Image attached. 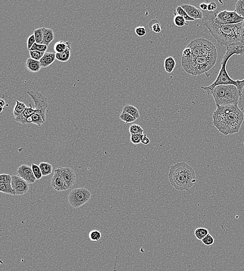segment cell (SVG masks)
<instances>
[{
	"label": "cell",
	"mask_w": 244,
	"mask_h": 271,
	"mask_svg": "<svg viewBox=\"0 0 244 271\" xmlns=\"http://www.w3.org/2000/svg\"><path fill=\"white\" fill-rule=\"evenodd\" d=\"M214 126L225 136L239 132L244 120V114L238 105L217 107L213 114Z\"/></svg>",
	"instance_id": "obj_1"
},
{
	"label": "cell",
	"mask_w": 244,
	"mask_h": 271,
	"mask_svg": "<svg viewBox=\"0 0 244 271\" xmlns=\"http://www.w3.org/2000/svg\"><path fill=\"white\" fill-rule=\"evenodd\" d=\"M203 22L209 30L219 46H225L242 42V22L233 25H220L214 21L212 12L204 15Z\"/></svg>",
	"instance_id": "obj_2"
},
{
	"label": "cell",
	"mask_w": 244,
	"mask_h": 271,
	"mask_svg": "<svg viewBox=\"0 0 244 271\" xmlns=\"http://www.w3.org/2000/svg\"><path fill=\"white\" fill-rule=\"evenodd\" d=\"M168 178L171 185L180 191H188L197 182L194 169L184 162L177 163L171 166Z\"/></svg>",
	"instance_id": "obj_3"
},
{
	"label": "cell",
	"mask_w": 244,
	"mask_h": 271,
	"mask_svg": "<svg viewBox=\"0 0 244 271\" xmlns=\"http://www.w3.org/2000/svg\"><path fill=\"white\" fill-rule=\"evenodd\" d=\"M218 58V54L207 56L189 58L182 56V65L187 73L193 76L202 75L214 67Z\"/></svg>",
	"instance_id": "obj_4"
},
{
	"label": "cell",
	"mask_w": 244,
	"mask_h": 271,
	"mask_svg": "<svg viewBox=\"0 0 244 271\" xmlns=\"http://www.w3.org/2000/svg\"><path fill=\"white\" fill-rule=\"evenodd\" d=\"M228 62V61L222 59L221 63L222 67L214 82L209 86L201 87V89L205 90L208 94L209 95L212 94V91L214 90V88L218 86L233 85H234L239 90L241 97L242 96V91L244 88V79L242 80H234L230 77L226 69Z\"/></svg>",
	"instance_id": "obj_5"
},
{
	"label": "cell",
	"mask_w": 244,
	"mask_h": 271,
	"mask_svg": "<svg viewBox=\"0 0 244 271\" xmlns=\"http://www.w3.org/2000/svg\"><path fill=\"white\" fill-rule=\"evenodd\" d=\"M191 50L192 56L200 57L218 54L215 45L209 40L204 38L195 39L187 46Z\"/></svg>",
	"instance_id": "obj_6"
},
{
	"label": "cell",
	"mask_w": 244,
	"mask_h": 271,
	"mask_svg": "<svg viewBox=\"0 0 244 271\" xmlns=\"http://www.w3.org/2000/svg\"><path fill=\"white\" fill-rule=\"evenodd\" d=\"M91 197V192L86 188H79L71 191L68 199L70 206L75 209H78L88 202Z\"/></svg>",
	"instance_id": "obj_7"
},
{
	"label": "cell",
	"mask_w": 244,
	"mask_h": 271,
	"mask_svg": "<svg viewBox=\"0 0 244 271\" xmlns=\"http://www.w3.org/2000/svg\"><path fill=\"white\" fill-rule=\"evenodd\" d=\"M213 19L215 23L220 25H233L238 24L244 21L235 11H229L224 10L222 11L212 12Z\"/></svg>",
	"instance_id": "obj_8"
},
{
	"label": "cell",
	"mask_w": 244,
	"mask_h": 271,
	"mask_svg": "<svg viewBox=\"0 0 244 271\" xmlns=\"http://www.w3.org/2000/svg\"><path fill=\"white\" fill-rule=\"evenodd\" d=\"M27 93L34 100L35 110L38 111V113L41 115L43 120L45 121L46 110L48 107V99L41 93L33 90L27 91Z\"/></svg>",
	"instance_id": "obj_9"
},
{
	"label": "cell",
	"mask_w": 244,
	"mask_h": 271,
	"mask_svg": "<svg viewBox=\"0 0 244 271\" xmlns=\"http://www.w3.org/2000/svg\"><path fill=\"white\" fill-rule=\"evenodd\" d=\"M239 91L235 86L226 85L224 105H238L239 97Z\"/></svg>",
	"instance_id": "obj_10"
},
{
	"label": "cell",
	"mask_w": 244,
	"mask_h": 271,
	"mask_svg": "<svg viewBox=\"0 0 244 271\" xmlns=\"http://www.w3.org/2000/svg\"><path fill=\"white\" fill-rule=\"evenodd\" d=\"M55 171L59 173L69 189L74 186L76 175L73 169L69 167H58L56 168Z\"/></svg>",
	"instance_id": "obj_11"
},
{
	"label": "cell",
	"mask_w": 244,
	"mask_h": 271,
	"mask_svg": "<svg viewBox=\"0 0 244 271\" xmlns=\"http://www.w3.org/2000/svg\"><path fill=\"white\" fill-rule=\"evenodd\" d=\"M11 185L15 196L24 195L29 190V183L18 175L12 176Z\"/></svg>",
	"instance_id": "obj_12"
},
{
	"label": "cell",
	"mask_w": 244,
	"mask_h": 271,
	"mask_svg": "<svg viewBox=\"0 0 244 271\" xmlns=\"http://www.w3.org/2000/svg\"><path fill=\"white\" fill-rule=\"evenodd\" d=\"M17 175L30 184L35 183L37 180L32 172V168L27 164L21 165L19 166L17 171Z\"/></svg>",
	"instance_id": "obj_13"
},
{
	"label": "cell",
	"mask_w": 244,
	"mask_h": 271,
	"mask_svg": "<svg viewBox=\"0 0 244 271\" xmlns=\"http://www.w3.org/2000/svg\"><path fill=\"white\" fill-rule=\"evenodd\" d=\"M235 54L238 55H244V42H241L234 43L227 46V52L223 58V59L228 61L232 56Z\"/></svg>",
	"instance_id": "obj_14"
},
{
	"label": "cell",
	"mask_w": 244,
	"mask_h": 271,
	"mask_svg": "<svg viewBox=\"0 0 244 271\" xmlns=\"http://www.w3.org/2000/svg\"><path fill=\"white\" fill-rule=\"evenodd\" d=\"M29 105L30 107H27L22 113L15 117V121L21 125L31 123V117L34 114L38 113V111L36 110L35 108H33L31 104H29Z\"/></svg>",
	"instance_id": "obj_15"
},
{
	"label": "cell",
	"mask_w": 244,
	"mask_h": 271,
	"mask_svg": "<svg viewBox=\"0 0 244 271\" xmlns=\"http://www.w3.org/2000/svg\"><path fill=\"white\" fill-rule=\"evenodd\" d=\"M225 89L226 85H220L214 88L212 95L215 101L217 107L223 106Z\"/></svg>",
	"instance_id": "obj_16"
},
{
	"label": "cell",
	"mask_w": 244,
	"mask_h": 271,
	"mask_svg": "<svg viewBox=\"0 0 244 271\" xmlns=\"http://www.w3.org/2000/svg\"><path fill=\"white\" fill-rule=\"evenodd\" d=\"M51 184L52 187L58 192H64L69 189L61 175L56 171H55L52 177Z\"/></svg>",
	"instance_id": "obj_17"
},
{
	"label": "cell",
	"mask_w": 244,
	"mask_h": 271,
	"mask_svg": "<svg viewBox=\"0 0 244 271\" xmlns=\"http://www.w3.org/2000/svg\"><path fill=\"white\" fill-rule=\"evenodd\" d=\"M181 7L185 10L187 14L190 17L194 20L203 19L204 17L203 12L196 7L190 4H183Z\"/></svg>",
	"instance_id": "obj_18"
},
{
	"label": "cell",
	"mask_w": 244,
	"mask_h": 271,
	"mask_svg": "<svg viewBox=\"0 0 244 271\" xmlns=\"http://www.w3.org/2000/svg\"><path fill=\"white\" fill-rule=\"evenodd\" d=\"M56 59V53L45 52L44 56L40 60L42 68L47 67L51 65Z\"/></svg>",
	"instance_id": "obj_19"
},
{
	"label": "cell",
	"mask_w": 244,
	"mask_h": 271,
	"mask_svg": "<svg viewBox=\"0 0 244 271\" xmlns=\"http://www.w3.org/2000/svg\"><path fill=\"white\" fill-rule=\"evenodd\" d=\"M26 66L28 71L31 73H37L41 69L40 61H37L32 58H29L26 61Z\"/></svg>",
	"instance_id": "obj_20"
},
{
	"label": "cell",
	"mask_w": 244,
	"mask_h": 271,
	"mask_svg": "<svg viewBox=\"0 0 244 271\" xmlns=\"http://www.w3.org/2000/svg\"><path fill=\"white\" fill-rule=\"evenodd\" d=\"M43 31V41L42 45H46L48 46L51 42L54 39V34L53 30L50 28H46L44 27L42 28Z\"/></svg>",
	"instance_id": "obj_21"
},
{
	"label": "cell",
	"mask_w": 244,
	"mask_h": 271,
	"mask_svg": "<svg viewBox=\"0 0 244 271\" xmlns=\"http://www.w3.org/2000/svg\"><path fill=\"white\" fill-rule=\"evenodd\" d=\"M70 42L69 41H59L55 44L54 50L56 53H61L64 52L68 49H71Z\"/></svg>",
	"instance_id": "obj_22"
},
{
	"label": "cell",
	"mask_w": 244,
	"mask_h": 271,
	"mask_svg": "<svg viewBox=\"0 0 244 271\" xmlns=\"http://www.w3.org/2000/svg\"><path fill=\"white\" fill-rule=\"evenodd\" d=\"M164 65L166 72L168 73H171L174 70L176 65V62L174 58L172 56L166 58L164 60Z\"/></svg>",
	"instance_id": "obj_23"
},
{
	"label": "cell",
	"mask_w": 244,
	"mask_h": 271,
	"mask_svg": "<svg viewBox=\"0 0 244 271\" xmlns=\"http://www.w3.org/2000/svg\"><path fill=\"white\" fill-rule=\"evenodd\" d=\"M122 111L128 113L130 115H132L133 117H134V118H136V120L140 118V114L138 109L133 105H130V104L125 105L123 107Z\"/></svg>",
	"instance_id": "obj_24"
},
{
	"label": "cell",
	"mask_w": 244,
	"mask_h": 271,
	"mask_svg": "<svg viewBox=\"0 0 244 271\" xmlns=\"http://www.w3.org/2000/svg\"><path fill=\"white\" fill-rule=\"evenodd\" d=\"M42 174L43 176H46L52 174L53 171V166L51 164L48 162L40 163L39 164Z\"/></svg>",
	"instance_id": "obj_25"
},
{
	"label": "cell",
	"mask_w": 244,
	"mask_h": 271,
	"mask_svg": "<svg viewBox=\"0 0 244 271\" xmlns=\"http://www.w3.org/2000/svg\"><path fill=\"white\" fill-rule=\"evenodd\" d=\"M26 107H27L24 103L20 102L18 100H16V105L13 111V115L14 116L15 118L22 113L25 110Z\"/></svg>",
	"instance_id": "obj_26"
},
{
	"label": "cell",
	"mask_w": 244,
	"mask_h": 271,
	"mask_svg": "<svg viewBox=\"0 0 244 271\" xmlns=\"http://www.w3.org/2000/svg\"><path fill=\"white\" fill-rule=\"evenodd\" d=\"M71 49H68L64 52L56 53V59L62 62H66L70 59Z\"/></svg>",
	"instance_id": "obj_27"
},
{
	"label": "cell",
	"mask_w": 244,
	"mask_h": 271,
	"mask_svg": "<svg viewBox=\"0 0 244 271\" xmlns=\"http://www.w3.org/2000/svg\"><path fill=\"white\" fill-rule=\"evenodd\" d=\"M0 192L8 195L15 196L11 183H0Z\"/></svg>",
	"instance_id": "obj_28"
},
{
	"label": "cell",
	"mask_w": 244,
	"mask_h": 271,
	"mask_svg": "<svg viewBox=\"0 0 244 271\" xmlns=\"http://www.w3.org/2000/svg\"><path fill=\"white\" fill-rule=\"evenodd\" d=\"M209 231L207 228L200 227L197 228L195 231V236L197 239L202 240L208 234H209Z\"/></svg>",
	"instance_id": "obj_29"
},
{
	"label": "cell",
	"mask_w": 244,
	"mask_h": 271,
	"mask_svg": "<svg viewBox=\"0 0 244 271\" xmlns=\"http://www.w3.org/2000/svg\"><path fill=\"white\" fill-rule=\"evenodd\" d=\"M235 12L244 18V0H238L235 4Z\"/></svg>",
	"instance_id": "obj_30"
},
{
	"label": "cell",
	"mask_w": 244,
	"mask_h": 271,
	"mask_svg": "<svg viewBox=\"0 0 244 271\" xmlns=\"http://www.w3.org/2000/svg\"><path fill=\"white\" fill-rule=\"evenodd\" d=\"M119 118L122 121H124L126 124L133 123L136 120V119L134 118V117H133L132 115H130L128 113H127V112H124V111L122 112L121 114L120 115Z\"/></svg>",
	"instance_id": "obj_31"
},
{
	"label": "cell",
	"mask_w": 244,
	"mask_h": 271,
	"mask_svg": "<svg viewBox=\"0 0 244 271\" xmlns=\"http://www.w3.org/2000/svg\"><path fill=\"white\" fill-rule=\"evenodd\" d=\"M31 123L37 125L38 126H41L45 122L41 115L39 113H36L32 115L31 117Z\"/></svg>",
	"instance_id": "obj_32"
},
{
	"label": "cell",
	"mask_w": 244,
	"mask_h": 271,
	"mask_svg": "<svg viewBox=\"0 0 244 271\" xmlns=\"http://www.w3.org/2000/svg\"><path fill=\"white\" fill-rule=\"evenodd\" d=\"M89 237L90 240L94 242H97L102 237V234L101 231L98 230H93L90 232Z\"/></svg>",
	"instance_id": "obj_33"
},
{
	"label": "cell",
	"mask_w": 244,
	"mask_h": 271,
	"mask_svg": "<svg viewBox=\"0 0 244 271\" xmlns=\"http://www.w3.org/2000/svg\"><path fill=\"white\" fill-rule=\"evenodd\" d=\"M129 131L131 135L143 134L144 130L139 125L133 124L130 127Z\"/></svg>",
	"instance_id": "obj_34"
},
{
	"label": "cell",
	"mask_w": 244,
	"mask_h": 271,
	"mask_svg": "<svg viewBox=\"0 0 244 271\" xmlns=\"http://www.w3.org/2000/svg\"><path fill=\"white\" fill-rule=\"evenodd\" d=\"M173 21L174 25L177 27H184L185 25H186V21L183 17L179 15L174 16Z\"/></svg>",
	"instance_id": "obj_35"
},
{
	"label": "cell",
	"mask_w": 244,
	"mask_h": 271,
	"mask_svg": "<svg viewBox=\"0 0 244 271\" xmlns=\"http://www.w3.org/2000/svg\"><path fill=\"white\" fill-rule=\"evenodd\" d=\"M34 35L35 37V41L38 44H42L43 41V31L42 28L35 29L34 31Z\"/></svg>",
	"instance_id": "obj_36"
},
{
	"label": "cell",
	"mask_w": 244,
	"mask_h": 271,
	"mask_svg": "<svg viewBox=\"0 0 244 271\" xmlns=\"http://www.w3.org/2000/svg\"><path fill=\"white\" fill-rule=\"evenodd\" d=\"M176 10H177V14L180 15V16L183 17L186 21H195L194 19L191 18L190 17V16H188L186 12H185V10L182 8L181 6H179V7H177Z\"/></svg>",
	"instance_id": "obj_37"
},
{
	"label": "cell",
	"mask_w": 244,
	"mask_h": 271,
	"mask_svg": "<svg viewBox=\"0 0 244 271\" xmlns=\"http://www.w3.org/2000/svg\"><path fill=\"white\" fill-rule=\"evenodd\" d=\"M31 168H32V172L34 173V175L37 179V180H39L41 178L43 175H42V172L39 166L34 164V163H32V165H31Z\"/></svg>",
	"instance_id": "obj_38"
},
{
	"label": "cell",
	"mask_w": 244,
	"mask_h": 271,
	"mask_svg": "<svg viewBox=\"0 0 244 271\" xmlns=\"http://www.w3.org/2000/svg\"><path fill=\"white\" fill-rule=\"evenodd\" d=\"M45 53V52L38 51H29L31 58L39 61H40V59H41L42 57L44 56Z\"/></svg>",
	"instance_id": "obj_39"
},
{
	"label": "cell",
	"mask_w": 244,
	"mask_h": 271,
	"mask_svg": "<svg viewBox=\"0 0 244 271\" xmlns=\"http://www.w3.org/2000/svg\"><path fill=\"white\" fill-rule=\"evenodd\" d=\"M48 49V46L46 45H42V44H38L35 42L32 46L30 51H38L41 52H46V51Z\"/></svg>",
	"instance_id": "obj_40"
},
{
	"label": "cell",
	"mask_w": 244,
	"mask_h": 271,
	"mask_svg": "<svg viewBox=\"0 0 244 271\" xmlns=\"http://www.w3.org/2000/svg\"><path fill=\"white\" fill-rule=\"evenodd\" d=\"M144 134H136V135H131L130 140L133 144L138 145L141 143V140Z\"/></svg>",
	"instance_id": "obj_41"
},
{
	"label": "cell",
	"mask_w": 244,
	"mask_h": 271,
	"mask_svg": "<svg viewBox=\"0 0 244 271\" xmlns=\"http://www.w3.org/2000/svg\"><path fill=\"white\" fill-rule=\"evenodd\" d=\"M12 176L10 174H2L0 175V183H11Z\"/></svg>",
	"instance_id": "obj_42"
},
{
	"label": "cell",
	"mask_w": 244,
	"mask_h": 271,
	"mask_svg": "<svg viewBox=\"0 0 244 271\" xmlns=\"http://www.w3.org/2000/svg\"><path fill=\"white\" fill-rule=\"evenodd\" d=\"M201 241L203 242V244H204L205 245L207 246H210L214 244V237L210 234H209L202 239Z\"/></svg>",
	"instance_id": "obj_43"
},
{
	"label": "cell",
	"mask_w": 244,
	"mask_h": 271,
	"mask_svg": "<svg viewBox=\"0 0 244 271\" xmlns=\"http://www.w3.org/2000/svg\"><path fill=\"white\" fill-rule=\"evenodd\" d=\"M150 24H152V26L150 28V29L152 30L153 31L155 32L156 34H159L160 32H161L162 31V28H161V25L159 22H158V21H155V23L152 24L150 22Z\"/></svg>",
	"instance_id": "obj_44"
},
{
	"label": "cell",
	"mask_w": 244,
	"mask_h": 271,
	"mask_svg": "<svg viewBox=\"0 0 244 271\" xmlns=\"http://www.w3.org/2000/svg\"><path fill=\"white\" fill-rule=\"evenodd\" d=\"M135 32L139 37H143L146 34V31L144 26H139L135 29Z\"/></svg>",
	"instance_id": "obj_45"
},
{
	"label": "cell",
	"mask_w": 244,
	"mask_h": 271,
	"mask_svg": "<svg viewBox=\"0 0 244 271\" xmlns=\"http://www.w3.org/2000/svg\"><path fill=\"white\" fill-rule=\"evenodd\" d=\"M35 42H36V41H35V37L34 34H33L32 35H31L30 37H29V38L28 39L27 48L29 51L31 49L32 46L34 45V44Z\"/></svg>",
	"instance_id": "obj_46"
},
{
	"label": "cell",
	"mask_w": 244,
	"mask_h": 271,
	"mask_svg": "<svg viewBox=\"0 0 244 271\" xmlns=\"http://www.w3.org/2000/svg\"><path fill=\"white\" fill-rule=\"evenodd\" d=\"M217 8L218 5L215 2H210L208 4V12H214L217 11Z\"/></svg>",
	"instance_id": "obj_47"
},
{
	"label": "cell",
	"mask_w": 244,
	"mask_h": 271,
	"mask_svg": "<svg viewBox=\"0 0 244 271\" xmlns=\"http://www.w3.org/2000/svg\"><path fill=\"white\" fill-rule=\"evenodd\" d=\"M191 56H192V53H191V50L190 49V48L186 47L183 51V56L185 58H189V57H191Z\"/></svg>",
	"instance_id": "obj_48"
},
{
	"label": "cell",
	"mask_w": 244,
	"mask_h": 271,
	"mask_svg": "<svg viewBox=\"0 0 244 271\" xmlns=\"http://www.w3.org/2000/svg\"><path fill=\"white\" fill-rule=\"evenodd\" d=\"M150 140L149 138L147 137V136L144 134L142 138V140H141V144H143L144 145H147L150 143Z\"/></svg>",
	"instance_id": "obj_49"
},
{
	"label": "cell",
	"mask_w": 244,
	"mask_h": 271,
	"mask_svg": "<svg viewBox=\"0 0 244 271\" xmlns=\"http://www.w3.org/2000/svg\"><path fill=\"white\" fill-rule=\"evenodd\" d=\"M200 7L203 11H207L208 4L205 3H202L200 4Z\"/></svg>",
	"instance_id": "obj_50"
},
{
	"label": "cell",
	"mask_w": 244,
	"mask_h": 271,
	"mask_svg": "<svg viewBox=\"0 0 244 271\" xmlns=\"http://www.w3.org/2000/svg\"><path fill=\"white\" fill-rule=\"evenodd\" d=\"M5 105V101L3 100V99H1V103H0V105H1V112H2V111L3 110V107Z\"/></svg>",
	"instance_id": "obj_51"
},
{
	"label": "cell",
	"mask_w": 244,
	"mask_h": 271,
	"mask_svg": "<svg viewBox=\"0 0 244 271\" xmlns=\"http://www.w3.org/2000/svg\"><path fill=\"white\" fill-rule=\"evenodd\" d=\"M242 42H244V21H242Z\"/></svg>",
	"instance_id": "obj_52"
}]
</instances>
